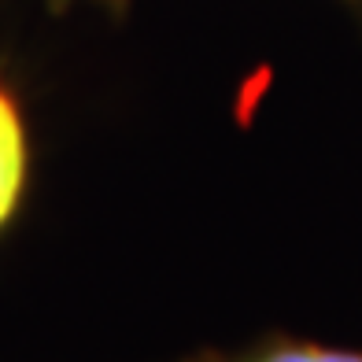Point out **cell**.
Instances as JSON below:
<instances>
[{
  "label": "cell",
  "instance_id": "1",
  "mask_svg": "<svg viewBox=\"0 0 362 362\" xmlns=\"http://www.w3.org/2000/svg\"><path fill=\"white\" fill-rule=\"evenodd\" d=\"M26 181V129L15 100L0 89V226L11 218Z\"/></svg>",
  "mask_w": 362,
  "mask_h": 362
},
{
  "label": "cell",
  "instance_id": "2",
  "mask_svg": "<svg viewBox=\"0 0 362 362\" xmlns=\"http://www.w3.org/2000/svg\"><path fill=\"white\" fill-rule=\"evenodd\" d=\"M204 362H362V348H329V344L310 340H267L248 351Z\"/></svg>",
  "mask_w": 362,
  "mask_h": 362
}]
</instances>
